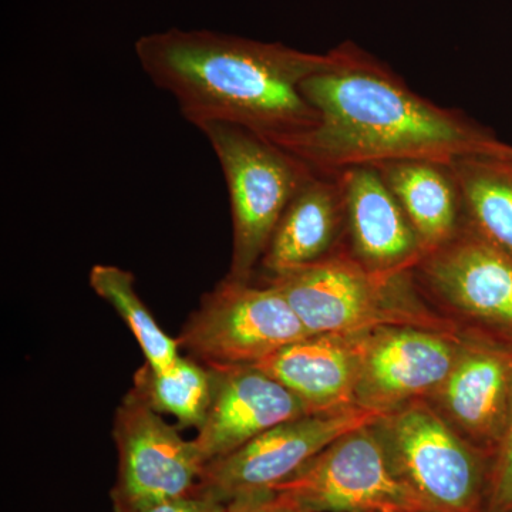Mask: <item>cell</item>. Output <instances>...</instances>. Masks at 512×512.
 Instances as JSON below:
<instances>
[{"label":"cell","instance_id":"1","mask_svg":"<svg viewBox=\"0 0 512 512\" xmlns=\"http://www.w3.org/2000/svg\"><path fill=\"white\" fill-rule=\"evenodd\" d=\"M328 56V64L302 83L303 96L318 111V124L278 144L316 173L409 158L450 161L498 138L464 111L420 96L350 40Z\"/></svg>","mask_w":512,"mask_h":512},{"label":"cell","instance_id":"2","mask_svg":"<svg viewBox=\"0 0 512 512\" xmlns=\"http://www.w3.org/2000/svg\"><path fill=\"white\" fill-rule=\"evenodd\" d=\"M134 50L148 79L174 97L192 126L235 124L284 144L318 124L302 83L328 64V53L183 29L141 36Z\"/></svg>","mask_w":512,"mask_h":512},{"label":"cell","instance_id":"3","mask_svg":"<svg viewBox=\"0 0 512 512\" xmlns=\"http://www.w3.org/2000/svg\"><path fill=\"white\" fill-rule=\"evenodd\" d=\"M311 335H363L384 328H421L460 335L431 309L412 272L384 274L360 264L346 242L312 264L266 276Z\"/></svg>","mask_w":512,"mask_h":512},{"label":"cell","instance_id":"4","mask_svg":"<svg viewBox=\"0 0 512 512\" xmlns=\"http://www.w3.org/2000/svg\"><path fill=\"white\" fill-rule=\"evenodd\" d=\"M197 128L214 150L227 183L232 218L227 276L251 281L289 201L316 171L248 128L228 123Z\"/></svg>","mask_w":512,"mask_h":512},{"label":"cell","instance_id":"5","mask_svg":"<svg viewBox=\"0 0 512 512\" xmlns=\"http://www.w3.org/2000/svg\"><path fill=\"white\" fill-rule=\"evenodd\" d=\"M397 476L427 512L487 511L491 456L464 439L427 399L376 423Z\"/></svg>","mask_w":512,"mask_h":512},{"label":"cell","instance_id":"6","mask_svg":"<svg viewBox=\"0 0 512 512\" xmlns=\"http://www.w3.org/2000/svg\"><path fill=\"white\" fill-rule=\"evenodd\" d=\"M311 336L274 285L222 279L202 296L178 338L188 356L208 367L254 366Z\"/></svg>","mask_w":512,"mask_h":512},{"label":"cell","instance_id":"7","mask_svg":"<svg viewBox=\"0 0 512 512\" xmlns=\"http://www.w3.org/2000/svg\"><path fill=\"white\" fill-rule=\"evenodd\" d=\"M272 491L316 512H427L394 471L376 423L339 437Z\"/></svg>","mask_w":512,"mask_h":512},{"label":"cell","instance_id":"8","mask_svg":"<svg viewBox=\"0 0 512 512\" xmlns=\"http://www.w3.org/2000/svg\"><path fill=\"white\" fill-rule=\"evenodd\" d=\"M424 298L466 320L463 332L512 345V254L463 222L413 269Z\"/></svg>","mask_w":512,"mask_h":512},{"label":"cell","instance_id":"9","mask_svg":"<svg viewBox=\"0 0 512 512\" xmlns=\"http://www.w3.org/2000/svg\"><path fill=\"white\" fill-rule=\"evenodd\" d=\"M382 410L355 406L312 413L272 427L234 453L205 464L195 490L229 503L242 495L272 491L329 444L386 416Z\"/></svg>","mask_w":512,"mask_h":512},{"label":"cell","instance_id":"10","mask_svg":"<svg viewBox=\"0 0 512 512\" xmlns=\"http://www.w3.org/2000/svg\"><path fill=\"white\" fill-rule=\"evenodd\" d=\"M113 436L119 451L114 505L183 497L200 484L205 461L194 440L183 439L133 389L117 409Z\"/></svg>","mask_w":512,"mask_h":512},{"label":"cell","instance_id":"11","mask_svg":"<svg viewBox=\"0 0 512 512\" xmlns=\"http://www.w3.org/2000/svg\"><path fill=\"white\" fill-rule=\"evenodd\" d=\"M460 335L421 328H384L367 333L357 404L392 412L429 399L446 382L463 343Z\"/></svg>","mask_w":512,"mask_h":512},{"label":"cell","instance_id":"12","mask_svg":"<svg viewBox=\"0 0 512 512\" xmlns=\"http://www.w3.org/2000/svg\"><path fill=\"white\" fill-rule=\"evenodd\" d=\"M427 400L464 439L493 457L512 403V345L464 332L450 375Z\"/></svg>","mask_w":512,"mask_h":512},{"label":"cell","instance_id":"13","mask_svg":"<svg viewBox=\"0 0 512 512\" xmlns=\"http://www.w3.org/2000/svg\"><path fill=\"white\" fill-rule=\"evenodd\" d=\"M211 369L214 396L194 439L205 464L234 453L278 424L312 414L298 396L258 367Z\"/></svg>","mask_w":512,"mask_h":512},{"label":"cell","instance_id":"14","mask_svg":"<svg viewBox=\"0 0 512 512\" xmlns=\"http://www.w3.org/2000/svg\"><path fill=\"white\" fill-rule=\"evenodd\" d=\"M336 174L345 198L350 254L372 271L412 272L426 249L379 170L357 165Z\"/></svg>","mask_w":512,"mask_h":512},{"label":"cell","instance_id":"15","mask_svg":"<svg viewBox=\"0 0 512 512\" xmlns=\"http://www.w3.org/2000/svg\"><path fill=\"white\" fill-rule=\"evenodd\" d=\"M366 335H311L254 366L284 384L311 413L350 409L359 406Z\"/></svg>","mask_w":512,"mask_h":512},{"label":"cell","instance_id":"16","mask_svg":"<svg viewBox=\"0 0 512 512\" xmlns=\"http://www.w3.org/2000/svg\"><path fill=\"white\" fill-rule=\"evenodd\" d=\"M346 241V210L338 174L315 173L289 201L262 256L266 276L312 264Z\"/></svg>","mask_w":512,"mask_h":512},{"label":"cell","instance_id":"17","mask_svg":"<svg viewBox=\"0 0 512 512\" xmlns=\"http://www.w3.org/2000/svg\"><path fill=\"white\" fill-rule=\"evenodd\" d=\"M375 167L412 222L426 254L463 225L460 188L448 161L409 158Z\"/></svg>","mask_w":512,"mask_h":512},{"label":"cell","instance_id":"18","mask_svg":"<svg viewBox=\"0 0 512 512\" xmlns=\"http://www.w3.org/2000/svg\"><path fill=\"white\" fill-rule=\"evenodd\" d=\"M448 164L460 188L466 224L512 254V144L498 137Z\"/></svg>","mask_w":512,"mask_h":512},{"label":"cell","instance_id":"19","mask_svg":"<svg viewBox=\"0 0 512 512\" xmlns=\"http://www.w3.org/2000/svg\"><path fill=\"white\" fill-rule=\"evenodd\" d=\"M131 389L161 416L175 417L181 429L198 430L211 406L215 375L211 367L181 355L163 373L144 363L134 375Z\"/></svg>","mask_w":512,"mask_h":512},{"label":"cell","instance_id":"20","mask_svg":"<svg viewBox=\"0 0 512 512\" xmlns=\"http://www.w3.org/2000/svg\"><path fill=\"white\" fill-rule=\"evenodd\" d=\"M89 284L126 322L146 356V363L158 373L167 372L181 356L180 345L160 328L141 301L133 274L119 266L97 264L90 269Z\"/></svg>","mask_w":512,"mask_h":512},{"label":"cell","instance_id":"21","mask_svg":"<svg viewBox=\"0 0 512 512\" xmlns=\"http://www.w3.org/2000/svg\"><path fill=\"white\" fill-rule=\"evenodd\" d=\"M485 512H512V403L491 457Z\"/></svg>","mask_w":512,"mask_h":512},{"label":"cell","instance_id":"22","mask_svg":"<svg viewBox=\"0 0 512 512\" xmlns=\"http://www.w3.org/2000/svg\"><path fill=\"white\" fill-rule=\"evenodd\" d=\"M227 504L195 490L183 497L140 505H114L116 512H225Z\"/></svg>","mask_w":512,"mask_h":512},{"label":"cell","instance_id":"23","mask_svg":"<svg viewBox=\"0 0 512 512\" xmlns=\"http://www.w3.org/2000/svg\"><path fill=\"white\" fill-rule=\"evenodd\" d=\"M225 512H288V504L275 491H261L229 501Z\"/></svg>","mask_w":512,"mask_h":512},{"label":"cell","instance_id":"24","mask_svg":"<svg viewBox=\"0 0 512 512\" xmlns=\"http://www.w3.org/2000/svg\"><path fill=\"white\" fill-rule=\"evenodd\" d=\"M285 503H286V501H285ZM286 504H288V503H286ZM288 512H316V511L305 510V508H299V507H295V505L288 504Z\"/></svg>","mask_w":512,"mask_h":512},{"label":"cell","instance_id":"25","mask_svg":"<svg viewBox=\"0 0 512 512\" xmlns=\"http://www.w3.org/2000/svg\"><path fill=\"white\" fill-rule=\"evenodd\" d=\"M387 512H400V511H387Z\"/></svg>","mask_w":512,"mask_h":512}]
</instances>
